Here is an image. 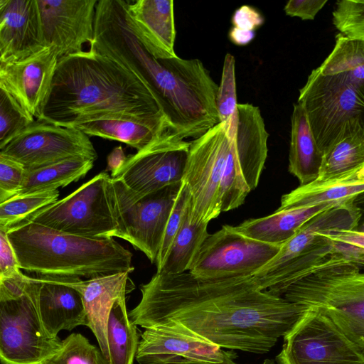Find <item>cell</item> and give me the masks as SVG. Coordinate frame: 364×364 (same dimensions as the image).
Instances as JSON below:
<instances>
[{"instance_id": "obj_18", "label": "cell", "mask_w": 364, "mask_h": 364, "mask_svg": "<svg viewBox=\"0 0 364 364\" xmlns=\"http://www.w3.org/2000/svg\"><path fill=\"white\" fill-rule=\"evenodd\" d=\"M43 48L38 0H0V63L26 58Z\"/></svg>"}, {"instance_id": "obj_7", "label": "cell", "mask_w": 364, "mask_h": 364, "mask_svg": "<svg viewBox=\"0 0 364 364\" xmlns=\"http://www.w3.org/2000/svg\"><path fill=\"white\" fill-rule=\"evenodd\" d=\"M297 102L304 107L323 154L343 137L364 129V95L340 75L312 70Z\"/></svg>"}, {"instance_id": "obj_48", "label": "cell", "mask_w": 364, "mask_h": 364, "mask_svg": "<svg viewBox=\"0 0 364 364\" xmlns=\"http://www.w3.org/2000/svg\"><path fill=\"white\" fill-rule=\"evenodd\" d=\"M97 364H109L108 362L105 359L102 354L100 353L98 361Z\"/></svg>"}, {"instance_id": "obj_30", "label": "cell", "mask_w": 364, "mask_h": 364, "mask_svg": "<svg viewBox=\"0 0 364 364\" xmlns=\"http://www.w3.org/2000/svg\"><path fill=\"white\" fill-rule=\"evenodd\" d=\"M364 166V129L349 134L323 155L316 181H324L355 171Z\"/></svg>"}, {"instance_id": "obj_2", "label": "cell", "mask_w": 364, "mask_h": 364, "mask_svg": "<svg viewBox=\"0 0 364 364\" xmlns=\"http://www.w3.org/2000/svg\"><path fill=\"white\" fill-rule=\"evenodd\" d=\"M110 118L168 121L155 93L117 61L90 48L58 60L41 119L70 127Z\"/></svg>"}, {"instance_id": "obj_41", "label": "cell", "mask_w": 364, "mask_h": 364, "mask_svg": "<svg viewBox=\"0 0 364 364\" xmlns=\"http://www.w3.org/2000/svg\"><path fill=\"white\" fill-rule=\"evenodd\" d=\"M232 22L235 28L245 31H255L263 23L264 18L255 9L244 5L235 11Z\"/></svg>"}, {"instance_id": "obj_26", "label": "cell", "mask_w": 364, "mask_h": 364, "mask_svg": "<svg viewBox=\"0 0 364 364\" xmlns=\"http://www.w3.org/2000/svg\"><path fill=\"white\" fill-rule=\"evenodd\" d=\"M191 213V203L164 263L156 272L178 274L189 272L193 268L201 246L209 233L208 223L193 222Z\"/></svg>"}, {"instance_id": "obj_47", "label": "cell", "mask_w": 364, "mask_h": 364, "mask_svg": "<svg viewBox=\"0 0 364 364\" xmlns=\"http://www.w3.org/2000/svg\"><path fill=\"white\" fill-rule=\"evenodd\" d=\"M235 358H230L226 360L222 363H193L188 364H237L235 362ZM262 364H277L275 360L273 359H266Z\"/></svg>"}, {"instance_id": "obj_13", "label": "cell", "mask_w": 364, "mask_h": 364, "mask_svg": "<svg viewBox=\"0 0 364 364\" xmlns=\"http://www.w3.org/2000/svg\"><path fill=\"white\" fill-rule=\"evenodd\" d=\"M282 246L250 238L225 225L208 235L189 272L200 279L251 276L273 259Z\"/></svg>"}, {"instance_id": "obj_43", "label": "cell", "mask_w": 364, "mask_h": 364, "mask_svg": "<svg viewBox=\"0 0 364 364\" xmlns=\"http://www.w3.org/2000/svg\"><path fill=\"white\" fill-rule=\"evenodd\" d=\"M331 240L364 249V232L355 230H341L328 233Z\"/></svg>"}, {"instance_id": "obj_37", "label": "cell", "mask_w": 364, "mask_h": 364, "mask_svg": "<svg viewBox=\"0 0 364 364\" xmlns=\"http://www.w3.org/2000/svg\"><path fill=\"white\" fill-rule=\"evenodd\" d=\"M191 203V198L190 192L186 184L183 181L178 196L169 217L161 247L156 262V271L161 269L168 250L183 223Z\"/></svg>"}, {"instance_id": "obj_3", "label": "cell", "mask_w": 364, "mask_h": 364, "mask_svg": "<svg viewBox=\"0 0 364 364\" xmlns=\"http://www.w3.org/2000/svg\"><path fill=\"white\" fill-rule=\"evenodd\" d=\"M6 232L20 269L38 277L87 279L134 269L132 252L114 237L72 235L28 219Z\"/></svg>"}, {"instance_id": "obj_34", "label": "cell", "mask_w": 364, "mask_h": 364, "mask_svg": "<svg viewBox=\"0 0 364 364\" xmlns=\"http://www.w3.org/2000/svg\"><path fill=\"white\" fill-rule=\"evenodd\" d=\"M100 353L86 337L74 333L63 340L60 348L46 364H97Z\"/></svg>"}, {"instance_id": "obj_32", "label": "cell", "mask_w": 364, "mask_h": 364, "mask_svg": "<svg viewBox=\"0 0 364 364\" xmlns=\"http://www.w3.org/2000/svg\"><path fill=\"white\" fill-rule=\"evenodd\" d=\"M58 190L16 196L0 204V230L10 228L58 200Z\"/></svg>"}, {"instance_id": "obj_6", "label": "cell", "mask_w": 364, "mask_h": 364, "mask_svg": "<svg viewBox=\"0 0 364 364\" xmlns=\"http://www.w3.org/2000/svg\"><path fill=\"white\" fill-rule=\"evenodd\" d=\"M62 343L43 325L33 277L0 279L1 363L46 364Z\"/></svg>"}, {"instance_id": "obj_28", "label": "cell", "mask_w": 364, "mask_h": 364, "mask_svg": "<svg viewBox=\"0 0 364 364\" xmlns=\"http://www.w3.org/2000/svg\"><path fill=\"white\" fill-rule=\"evenodd\" d=\"M126 296L119 298L109 313L107 327L109 364H133L136 359L141 333L129 318Z\"/></svg>"}, {"instance_id": "obj_27", "label": "cell", "mask_w": 364, "mask_h": 364, "mask_svg": "<svg viewBox=\"0 0 364 364\" xmlns=\"http://www.w3.org/2000/svg\"><path fill=\"white\" fill-rule=\"evenodd\" d=\"M92 159L77 156L46 166L26 169L22 188L16 196L58 190L83 178L93 167Z\"/></svg>"}, {"instance_id": "obj_38", "label": "cell", "mask_w": 364, "mask_h": 364, "mask_svg": "<svg viewBox=\"0 0 364 364\" xmlns=\"http://www.w3.org/2000/svg\"><path fill=\"white\" fill-rule=\"evenodd\" d=\"M26 169L19 163L0 155V203L16 196L20 192Z\"/></svg>"}, {"instance_id": "obj_33", "label": "cell", "mask_w": 364, "mask_h": 364, "mask_svg": "<svg viewBox=\"0 0 364 364\" xmlns=\"http://www.w3.org/2000/svg\"><path fill=\"white\" fill-rule=\"evenodd\" d=\"M35 120L6 91L0 89V148Z\"/></svg>"}, {"instance_id": "obj_5", "label": "cell", "mask_w": 364, "mask_h": 364, "mask_svg": "<svg viewBox=\"0 0 364 364\" xmlns=\"http://www.w3.org/2000/svg\"><path fill=\"white\" fill-rule=\"evenodd\" d=\"M353 199L338 204L312 218L298 230L267 264L252 276L262 289L278 296L331 255L328 232L355 230L360 214Z\"/></svg>"}, {"instance_id": "obj_17", "label": "cell", "mask_w": 364, "mask_h": 364, "mask_svg": "<svg viewBox=\"0 0 364 364\" xmlns=\"http://www.w3.org/2000/svg\"><path fill=\"white\" fill-rule=\"evenodd\" d=\"M58 63L56 53L48 47L19 60L0 63V89L30 117L41 119Z\"/></svg>"}, {"instance_id": "obj_10", "label": "cell", "mask_w": 364, "mask_h": 364, "mask_svg": "<svg viewBox=\"0 0 364 364\" xmlns=\"http://www.w3.org/2000/svg\"><path fill=\"white\" fill-rule=\"evenodd\" d=\"M277 364H363L364 353L325 314L306 309L283 337Z\"/></svg>"}, {"instance_id": "obj_24", "label": "cell", "mask_w": 364, "mask_h": 364, "mask_svg": "<svg viewBox=\"0 0 364 364\" xmlns=\"http://www.w3.org/2000/svg\"><path fill=\"white\" fill-rule=\"evenodd\" d=\"M323 155L304 107L298 102L294 104L291 118L289 171L297 178L301 186L309 183L318 176Z\"/></svg>"}, {"instance_id": "obj_39", "label": "cell", "mask_w": 364, "mask_h": 364, "mask_svg": "<svg viewBox=\"0 0 364 364\" xmlns=\"http://www.w3.org/2000/svg\"><path fill=\"white\" fill-rule=\"evenodd\" d=\"M22 273L7 232L0 230V279L17 277Z\"/></svg>"}, {"instance_id": "obj_42", "label": "cell", "mask_w": 364, "mask_h": 364, "mask_svg": "<svg viewBox=\"0 0 364 364\" xmlns=\"http://www.w3.org/2000/svg\"><path fill=\"white\" fill-rule=\"evenodd\" d=\"M333 241L332 252L341 258L364 267V249L346 243Z\"/></svg>"}, {"instance_id": "obj_22", "label": "cell", "mask_w": 364, "mask_h": 364, "mask_svg": "<svg viewBox=\"0 0 364 364\" xmlns=\"http://www.w3.org/2000/svg\"><path fill=\"white\" fill-rule=\"evenodd\" d=\"M340 204V203H339ZM338 204L322 203L301 208H279L262 218L246 220L235 230L250 238L282 245L290 240L306 222Z\"/></svg>"}, {"instance_id": "obj_16", "label": "cell", "mask_w": 364, "mask_h": 364, "mask_svg": "<svg viewBox=\"0 0 364 364\" xmlns=\"http://www.w3.org/2000/svg\"><path fill=\"white\" fill-rule=\"evenodd\" d=\"M97 0H38L45 47L58 60L82 51L94 38Z\"/></svg>"}, {"instance_id": "obj_40", "label": "cell", "mask_w": 364, "mask_h": 364, "mask_svg": "<svg viewBox=\"0 0 364 364\" xmlns=\"http://www.w3.org/2000/svg\"><path fill=\"white\" fill-rule=\"evenodd\" d=\"M327 0H290L284 6L285 14L302 20H314Z\"/></svg>"}, {"instance_id": "obj_36", "label": "cell", "mask_w": 364, "mask_h": 364, "mask_svg": "<svg viewBox=\"0 0 364 364\" xmlns=\"http://www.w3.org/2000/svg\"><path fill=\"white\" fill-rule=\"evenodd\" d=\"M235 60L227 53L223 63L221 82L218 85L216 106L220 122L228 121L237 108Z\"/></svg>"}, {"instance_id": "obj_4", "label": "cell", "mask_w": 364, "mask_h": 364, "mask_svg": "<svg viewBox=\"0 0 364 364\" xmlns=\"http://www.w3.org/2000/svg\"><path fill=\"white\" fill-rule=\"evenodd\" d=\"M282 297L319 311L364 353V272L336 254L318 262Z\"/></svg>"}, {"instance_id": "obj_9", "label": "cell", "mask_w": 364, "mask_h": 364, "mask_svg": "<svg viewBox=\"0 0 364 364\" xmlns=\"http://www.w3.org/2000/svg\"><path fill=\"white\" fill-rule=\"evenodd\" d=\"M230 119L190 141L183 181L191 194L193 222L209 223L222 213L220 186L230 147Z\"/></svg>"}, {"instance_id": "obj_23", "label": "cell", "mask_w": 364, "mask_h": 364, "mask_svg": "<svg viewBox=\"0 0 364 364\" xmlns=\"http://www.w3.org/2000/svg\"><path fill=\"white\" fill-rule=\"evenodd\" d=\"M364 192V166L342 176L314 181L282 196L279 208H301L322 203L339 204Z\"/></svg>"}, {"instance_id": "obj_35", "label": "cell", "mask_w": 364, "mask_h": 364, "mask_svg": "<svg viewBox=\"0 0 364 364\" xmlns=\"http://www.w3.org/2000/svg\"><path fill=\"white\" fill-rule=\"evenodd\" d=\"M333 23L340 33L364 41V0L338 1Z\"/></svg>"}, {"instance_id": "obj_19", "label": "cell", "mask_w": 364, "mask_h": 364, "mask_svg": "<svg viewBox=\"0 0 364 364\" xmlns=\"http://www.w3.org/2000/svg\"><path fill=\"white\" fill-rule=\"evenodd\" d=\"M122 1L126 21L145 49L157 60L177 58L173 1Z\"/></svg>"}, {"instance_id": "obj_1", "label": "cell", "mask_w": 364, "mask_h": 364, "mask_svg": "<svg viewBox=\"0 0 364 364\" xmlns=\"http://www.w3.org/2000/svg\"><path fill=\"white\" fill-rule=\"evenodd\" d=\"M130 319L144 329L178 322L222 348L267 353L305 308L261 289L255 277L156 274L140 287Z\"/></svg>"}, {"instance_id": "obj_8", "label": "cell", "mask_w": 364, "mask_h": 364, "mask_svg": "<svg viewBox=\"0 0 364 364\" xmlns=\"http://www.w3.org/2000/svg\"><path fill=\"white\" fill-rule=\"evenodd\" d=\"M26 219L72 235L122 238L112 179L106 172Z\"/></svg>"}, {"instance_id": "obj_11", "label": "cell", "mask_w": 364, "mask_h": 364, "mask_svg": "<svg viewBox=\"0 0 364 364\" xmlns=\"http://www.w3.org/2000/svg\"><path fill=\"white\" fill-rule=\"evenodd\" d=\"M122 238L156 262L166 225L182 183L138 196L112 179Z\"/></svg>"}, {"instance_id": "obj_44", "label": "cell", "mask_w": 364, "mask_h": 364, "mask_svg": "<svg viewBox=\"0 0 364 364\" xmlns=\"http://www.w3.org/2000/svg\"><path fill=\"white\" fill-rule=\"evenodd\" d=\"M127 156L121 146H116L108 155L107 169L111 171V176L114 175L124 165Z\"/></svg>"}, {"instance_id": "obj_25", "label": "cell", "mask_w": 364, "mask_h": 364, "mask_svg": "<svg viewBox=\"0 0 364 364\" xmlns=\"http://www.w3.org/2000/svg\"><path fill=\"white\" fill-rule=\"evenodd\" d=\"M70 127L82 131L87 136L121 141L137 151L147 146L165 129H173L166 119H100L76 123Z\"/></svg>"}, {"instance_id": "obj_45", "label": "cell", "mask_w": 364, "mask_h": 364, "mask_svg": "<svg viewBox=\"0 0 364 364\" xmlns=\"http://www.w3.org/2000/svg\"><path fill=\"white\" fill-rule=\"evenodd\" d=\"M255 31H245L232 28L229 33L230 41L237 46L248 44L254 38Z\"/></svg>"}, {"instance_id": "obj_21", "label": "cell", "mask_w": 364, "mask_h": 364, "mask_svg": "<svg viewBox=\"0 0 364 364\" xmlns=\"http://www.w3.org/2000/svg\"><path fill=\"white\" fill-rule=\"evenodd\" d=\"M33 279L41 321L50 336L58 337L63 330L87 326L82 299L76 289L54 279Z\"/></svg>"}, {"instance_id": "obj_12", "label": "cell", "mask_w": 364, "mask_h": 364, "mask_svg": "<svg viewBox=\"0 0 364 364\" xmlns=\"http://www.w3.org/2000/svg\"><path fill=\"white\" fill-rule=\"evenodd\" d=\"M190 141L168 128L147 146L127 156L111 178L122 182L138 196H144L183 181Z\"/></svg>"}, {"instance_id": "obj_20", "label": "cell", "mask_w": 364, "mask_h": 364, "mask_svg": "<svg viewBox=\"0 0 364 364\" xmlns=\"http://www.w3.org/2000/svg\"><path fill=\"white\" fill-rule=\"evenodd\" d=\"M124 272L83 280L82 279H54L76 289L85 306L87 327L98 343L100 350L109 363V350L107 327L110 311L114 302L127 296L134 285Z\"/></svg>"}, {"instance_id": "obj_31", "label": "cell", "mask_w": 364, "mask_h": 364, "mask_svg": "<svg viewBox=\"0 0 364 364\" xmlns=\"http://www.w3.org/2000/svg\"><path fill=\"white\" fill-rule=\"evenodd\" d=\"M230 147L220 186L221 210L227 212L240 207L251 191L241 170L237 150L235 127L231 117Z\"/></svg>"}, {"instance_id": "obj_14", "label": "cell", "mask_w": 364, "mask_h": 364, "mask_svg": "<svg viewBox=\"0 0 364 364\" xmlns=\"http://www.w3.org/2000/svg\"><path fill=\"white\" fill-rule=\"evenodd\" d=\"M0 155L34 169L65 159L82 156L97 159L88 136L71 127L60 126L43 119L31 125L0 148Z\"/></svg>"}, {"instance_id": "obj_49", "label": "cell", "mask_w": 364, "mask_h": 364, "mask_svg": "<svg viewBox=\"0 0 364 364\" xmlns=\"http://www.w3.org/2000/svg\"><path fill=\"white\" fill-rule=\"evenodd\" d=\"M364 364V363H363Z\"/></svg>"}, {"instance_id": "obj_29", "label": "cell", "mask_w": 364, "mask_h": 364, "mask_svg": "<svg viewBox=\"0 0 364 364\" xmlns=\"http://www.w3.org/2000/svg\"><path fill=\"white\" fill-rule=\"evenodd\" d=\"M316 69L343 76L364 95V41L339 33L331 53Z\"/></svg>"}, {"instance_id": "obj_15", "label": "cell", "mask_w": 364, "mask_h": 364, "mask_svg": "<svg viewBox=\"0 0 364 364\" xmlns=\"http://www.w3.org/2000/svg\"><path fill=\"white\" fill-rule=\"evenodd\" d=\"M232 358H236L232 351L225 350L174 321L146 328L136 355L139 364L222 363Z\"/></svg>"}, {"instance_id": "obj_46", "label": "cell", "mask_w": 364, "mask_h": 364, "mask_svg": "<svg viewBox=\"0 0 364 364\" xmlns=\"http://www.w3.org/2000/svg\"><path fill=\"white\" fill-rule=\"evenodd\" d=\"M353 203L360 214V219L355 230L364 232V192L356 196Z\"/></svg>"}]
</instances>
